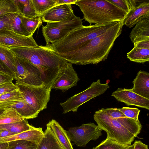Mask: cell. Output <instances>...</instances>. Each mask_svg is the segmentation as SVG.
<instances>
[{
  "mask_svg": "<svg viewBox=\"0 0 149 149\" xmlns=\"http://www.w3.org/2000/svg\"><path fill=\"white\" fill-rule=\"evenodd\" d=\"M74 4L83 13V19L90 25L122 21L126 15L125 12L109 0H77Z\"/></svg>",
  "mask_w": 149,
  "mask_h": 149,
  "instance_id": "cell-4",
  "label": "cell"
},
{
  "mask_svg": "<svg viewBox=\"0 0 149 149\" xmlns=\"http://www.w3.org/2000/svg\"><path fill=\"white\" fill-rule=\"evenodd\" d=\"M77 0H57L56 5L63 4H74Z\"/></svg>",
  "mask_w": 149,
  "mask_h": 149,
  "instance_id": "cell-44",
  "label": "cell"
},
{
  "mask_svg": "<svg viewBox=\"0 0 149 149\" xmlns=\"http://www.w3.org/2000/svg\"><path fill=\"white\" fill-rule=\"evenodd\" d=\"M93 118L97 125L107 132V137L111 140L130 146L135 138L115 118L109 116L101 109L95 112Z\"/></svg>",
  "mask_w": 149,
  "mask_h": 149,
  "instance_id": "cell-5",
  "label": "cell"
},
{
  "mask_svg": "<svg viewBox=\"0 0 149 149\" xmlns=\"http://www.w3.org/2000/svg\"><path fill=\"white\" fill-rule=\"evenodd\" d=\"M9 145L8 142L0 143V149H5L8 148Z\"/></svg>",
  "mask_w": 149,
  "mask_h": 149,
  "instance_id": "cell-46",
  "label": "cell"
},
{
  "mask_svg": "<svg viewBox=\"0 0 149 149\" xmlns=\"http://www.w3.org/2000/svg\"><path fill=\"white\" fill-rule=\"evenodd\" d=\"M134 143V149H148V146L140 140H136Z\"/></svg>",
  "mask_w": 149,
  "mask_h": 149,
  "instance_id": "cell-43",
  "label": "cell"
},
{
  "mask_svg": "<svg viewBox=\"0 0 149 149\" xmlns=\"http://www.w3.org/2000/svg\"><path fill=\"white\" fill-rule=\"evenodd\" d=\"M100 109L107 115L113 118H117L127 117L118 109L117 108H102Z\"/></svg>",
  "mask_w": 149,
  "mask_h": 149,
  "instance_id": "cell-37",
  "label": "cell"
},
{
  "mask_svg": "<svg viewBox=\"0 0 149 149\" xmlns=\"http://www.w3.org/2000/svg\"><path fill=\"white\" fill-rule=\"evenodd\" d=\"M44 134L41 127L36 128L7 137L0 138V143L8 142L10 141L23 140L28 141L35 143L37 144L39 143Z\"/></svg>",
  "mask_w": 149,
  "mask_h": 149,
  "instance_id": "cell-16",
  "label": "cell"
},
{
  "mask_svg": "<svg viewBox=\"0 0 149 149\" xmlns=\"http://www.w3.org/2000/svg\"><path fill=\"white\" fill-rule=\"evenodd\" d=\"M115 119L135 137L140 133L142 126L139 121H138L127 117Z\"/></svg>",
  "mask_w": 149,
  "mask_h": 149,
  "instance_id": "cell-27",
  "label": "cell"
},
{
  "mask_svg": "<svg viewBox=\"0 0 149 149\" xmlns=\"http://www.w3.org/2000/svg\"><path fill=\"white\" fill-rule=\"evenodd\" d=\"M123 21L117 22L103 33L83 47L69 54L60 56L68 62L77 65L97 64L107 58L114 42L121 33Z\"/></svg>",
  "mask_w": 149,
  "mask_h": 149,
  "instance_id": "cell-1",
  "label": "cell"
},
{
  "mask_svg": "<svg viewBox=\"0 0 149 149\" xmlns=\"http://www.w3.org/2000/svg\"><path fill=\"white\" fill-rule=\"evenodd\" d=\"M9 145L8 147L5 149H13V145L12 141L8 142Z\"/></svg>",
  "mask_w": 149,
  "mask_h": 149,
  "instance_id": "cell-47",
  "label": "cell"
},
{
  "mask_svg": "<svg viewBox=\"0 0 149 149\" xmlns=\"http://www.w3.org/2000/svg\"><path fill=\"white\" fill-rule=\"evenodd\" d=\"M9 107L14 109L24 119H28L36 118L39 113V112L36 110L25 100L19 102Z\"/></svg>",
  "mask_w": 149,
  "mask_h": 149,
  "instance_id": "cell-22",
  "label": "cell"
},
{
  "mask_svg": "<svg viewBox=\"0 0 149 149\" xmlns=\"http://www.w3.org/2000/svg\"><path fill=\"white\" fill-rule=\"evenodd\" d=\"M102 130L93 123L69 128L66 131L70 141L78 147H84L91 140H97L102 135Z\"/></svg>",
  "mask_w": 149,
  "mask_h": 149,
  "instance_id": "cell-10",
  "label": "cell"
},
{
  "mask_svg": "<svg viewBox=\"0 0 149 149\" xmlns=\"http://www.w3.org/2000/svg\"><path fill=\"white\" fill-rule=\"evenodd\" d=\"M109 0L125 12L126 15L129 14L133 7L132 0Z\"/></svg>",
  "mask_w": 149,
  "mask_h": 149,
  "instance_id": "cell-34",
  "label": "cell"
},
{
  "mask_svg": "<svg viewBox=\"0 0 149 149\" xmlns=\"http://www.w3.org/2000/svg\"><path fill=\"white\" fill-rule=\"evenodd\" d=\"M129 36L133 43L149 40V18H144L137 22L130 33Z\"/></svg>",
  "mask_w": 149,
  "mask_h": 149,
  "instance_id": "cell-19",
  "label": "cell"
},
{
  "mask_svg": "<svg viewBox=\"0 0 149 149\" xmlns=\"http://www.w3.org/2000/svg\"><path fill=\"white\" fill-rule=\"evenodd\" d=\"M127 117L132 118L137 121H139L138 119L140 110L135 108L123 107L122 108H118Z\"/></svg>",
  "mask_w": 149,
  "mask_h": 149,
  "instance_id": "cell-36",
  "label": "cell"
},
{
  "mask_svg": "<svg viewBox=\"0 0 149 149\" xmlns=\"http://www.w3.org/2000/svg\"><path fill=\"white\" fill-rule=\"evenodd\" d=\"M18 90L17 86L12 82L5 83L0 85V95Z\"/></svg>",
  "mask_w": 149,
  "mask_h": 149,
  "instance_id": "cell-39",
  "label": "cell"
},
{
  "mask_svg": "<svg viewBox=\"0 0 149 149\" xmlns=\"http://www.w3.org/2000/svg\"><path fill=\"white\" fill-rule=\"evenodd\" d=\"M24 100L19 90L0 95V109H5Z\"/></svg>",
  "mask_w": 149,
  "mask_h": 149,
  "instance_id": "cell-23",
  "label": "cell"
},
{
  "mask_svg": "<svg viewBox=\"0 0 149 149\" xmlns=\"http://www.w3.org/2000/svg\"><path fill=\"white\" fill-rule=\"evenodd\" d=\"M134 144L133 143L132 145H131L127 149H134Z\"/></svg>",
  "mask_w": 149,
  "mask_h": 149,
  "instance_id": "cell-48",
  "label": "cell"
},
{
  "mask_svg": "<svg viewBox=\"0 0 149 149\" xmlns=\"http://www.w3.org/2000/svg\"><path fill=\"white\" fill-rule=\"evenodd\" d=\"M11 20L8 14L0 17V30L11 31Z\"/></svg>",
  "mask_w": 149,
  "mask_h": 149,
  "instance_id": "cell-38",
  "label": "cell"
},
{
  "mask_svg": "<svg viewBox=\"0 0 149 149\" xmlns=\"http://www.w3.org/2000/svg\"><path fill=\"white\" fill-rule=\"evenodd\" d=\"M92 149H97V146H96V147H94Z\"/></svg>",
  "mask_w": 149,
  "mask_h": 149,
  "instance_id": "cell-50",
  "label": "cell"
},
{
  "mask_svg": "<svg viewBox=\"0 0 149 149\" xmlns=\"http://www.w3.org/2000/svg\"><path fill=\"white\" fill-rule=\"evenodd\" d=\"M129 146L120 144L107 137L97 147L98 149H127Z\"/></svg>",
  "mask_w": 149,
  "mask_h": 149,
  "instance_id": "cell-32",
  "label": "cell"
},
{
  "mask_svg": "<svg viewBox=\"0 0 149 149\" xmlns=\"http://www.w3.org/2000/svg\"><path fill=\"white\" fill-rule=\"evenodd\" d=\"M17 11L13 0H0V17Z\"/></svg>",
  "mask_w": 149,
  "mask_h": 149,
  "instance_id": "cell-33",
  "label": "cell"
},
{
  "mask_svg": "<svg viewBox=\"0 0 149 149\" xmlns=\"http://www.w3.org/2000/svg\"><path fill=\"white\" fill-rule=\"evenodd\" d=\"M83 19L76 17L72 20L47 22L42 26V32L46 45L55 42L74 30L82 26Z\"/></svg>",
  "mask_w": 149,
  "mask_h": 149,
  "instance_id": "cell-6",
  "label": "cell"
},
{
  "mask_svg": "<svg viewBox=\"0 0 149 149\" xmlns=\"http://www.w3.org/2000/svg\"><path fill=\"white\" fill-rule=\"evenodd\" d=\"M47 127L37 149H63L51 129Z\"/></svg>",
  "mask_w": 149,
  "mask_h": 149,
  "instance_id": "cell-20",
  "label": "cell"
},
{
  "mask_svg": "<svg viewBox=\"0 0 149 149\" xmlns=\"http://www.w3.org/2000/svg\"><path fill=\"white\" fill-rule=\"evenodd\" d=\"M13 145V149H37V144L32 142L23 140L11 141Z\"/></svg>",
  "mask_w": 149,
  "mask_h": 149,
  "instance_id": "cell-35",
  "label": "cell"
},
{
  "mask_svg": "<svg viewBox=\"0 0 149 149\" xmlns=\"http://www.w3.org/2000/svg\"><path fill=\"white\" fill-rule=\"evenodd\" d=\"M109 87L108 82L101 84L99 79L93 82L86 89L60 104L63 108V113H66L70 111H77L81 105L93 98L103 94Z\"/></svg>",
  "mask_w": 149,
  "mask_h": 149,
  "instance_id": "cell-7",
  "label": "cell"
},
{
  "mask_svg": "<svg viewBox=\"0 0 149 149\" xmlns=\"http://www.w3.org/2000/svg\"><path fill=\"white\" fill-rule=\"evenodd\" d=\"M57 0H32L35 10L39 17L56 6Z\"/></svg>",
  "mask_w": 149,
  "mask_h": 149,
  "instance_id": "cell-30",
  "label": "cell"
},
{
  "mask_svg": "<svg viewBox=\"0 0 149 149\" xmlns=\"http://www.w3.org/2000/svg\"><path fill=\"white\" fill-rule=\"evenodd\" d=\"M5 109H0V115H1L4 111Z\"/></svg>",
  "mask_w": 149,
  "mask_h": 149,
  "instance_id": "cell-49",
  "label": "cell"
},
{
  "mask_svg": "<svg viewBox=\"0 0 149 149\" xmlns=\"http://www.w3.org/2000/svg\"><path fill=\"white\" fill-rule=\"evenodd\" d=\"M144 18H149V0H136L135 6L126 16L123 24L131 28Z\"/></svg>",
  "mask_w": 149,
  "mask_h": 149,
  "instance_id": "cell-15",
  "label": "cell"
},
{
  "mask_svg": "<svg viewBox=\"0 0 149 149\" xmlns=\"http://www.w3.org/2000/svg\"><path fill=\"white\" fill-rule=\"evenodd\" d=\"M79 79L72 64L67 62L61 68L60 74L53 84L51 89L64 92L76 86Z\"/></svg>",
  "mask_w": 149,
  "mask_h": 149,
  "instance_id": "cell-11",
  "label": "cell"
},
{
  "mask_svg": "<svg viewBox=\"0 0 149 149\" xmlns=\"http://www.w3.org/2000/svg\"><path fill=\"white\" fill-rule=\"evenodd\" d=\"M36 128L30 125L26 119L20 121L0 125V130H7L15 134Z\"/></svg>",
  "mask_w": 149,
  "mask_h": 149,
  "instance_id": "cell-24",
  "label": "cell"
},
{
  "mask_svg": "<svg viewBox=\"0 0 149 149\" xmlns=\"http://www.w3.org/2000/svg\"><path fill=\"white\" fill-rule=\"evenodd\" d=\"M24 119L13 108H6L0 115V125L20 121Z\"/></svg>",
  "mask_w": 149,
  "mask_h": 149,
  "instance_id": "cell-29",
  "label": "cell"
},
{
  "mask_svg": "<svg viewBox=\"0 0 149 149\" xmlns=\"http://www.w3.org/2000/svg\"><path fill=\"white\" fill-rule=\"evenodd\" d=\"M130 61L143 63L149 61V49L141 48L134 47L127 54Z\"/></svg>",
  "mask_w": 149,
  "mask_h": 149,
  "instance_id": "cell-25",
  "label": "cell"
},
{
  "mask_svg": "<svg viewBox=\"0 0 149 149\" xmlns=\"http://www.w3.org/2000/svg\"><path fill=\"white\" fill-rule=\"evenodd\" d=\"M11 20V31L22 36H33L26 29L20 15L17 13L8 14Z\"/></svg>",
  "mask_w": 149,
  "mask_h": 149,
  "instance_id": "cell-28",
  "label": "cell"
},
{
  "mask_svg": "<svg viewBox=\"0 0 149 149\" xmlns=\"http://www.w3.org/2000/svg\"><path fill=\"white\" fill-rule=\"evenodd\" d=\"M16 56L36 65L41 72L44 85L51 88L68 62L53 51L38 47H8Z\"/></svg>",
  "mask_w": 149,
  "mask_h": 149,
  "instance_id": "cell-2",
  "label": "cell"
},
{
  "mask_svg": "<svg viewBox=\"0 0 149 149\" xmlns=\"http://www.w3.org/2000/svg\"><path fill=\"white\" fill-rule=\"evenodd\" d=\"M134 86L130 90L145 98L149 99V73L140 70L132 81Z\"/></svg>",
  "mask_w": 149,
  "mask_h": 149,
  "instance_id": "cell-17",
  "label": "cell"
},
{
  "mask_svg": "<svg viewBox=\"0 0 149 149\" xmlns=\"http://www.w3.org/2000/svg\"><path fill=\"white\" fill-rule=\"evenodd\" d=\"M15 79L14 77L0 71V85L12 82Z\"/></svg>",
  "mask_w": 149,
  "mask_h": 149,
  "instance_id": "cell-40",
  "label": "cell"
},
{
  "mask_svg": "<svg viewBox=\"0 0 149 149\" xmlns=\"http://www.w3.org/2000/svg\"><path fill=\"white\" fill-rule=\"evenodd\" d=\"M25 101L39 113L47 108L51 88L44 85L35 87L15 83Z\"/></svg>",
  "mask_w": 149,
  "mask_h": 149,
  "instance_id": "cell-9",
  "label": "cell"
},
{
  "mask_svg": "<svg viewBox=\"0 0 149 149\" xmlns=\"http://www.w3.org/2000/svg\"><path fill=\"white\" fill-rule=\"evenodd\" d=\"M20 16L34 18L39 17L35 10L32 0H13Z\"/></svg>",
  "mask_w": 149,
  "mask_h": 149,
  "instance_id": "cell-21",
  "label": "cell"
},
{
  "mask_svg": "<svg viewBox=\"0 0 149 149\" xmlns=\"http://www.w3.org/2000/svg\"><path fill=\"white\" fill-rule=\"evenodd\" d=\"M15 134L7 130H0V138L7 137Z\"/></svg>",
  "mask_w": 149,
  "mask_h": 149,
  "instance_id": "cell-45",
  "label": "cell"
},
{
  "mask_svg": "<svg viewBox=\"0 0 149 149\" xmlns=\"http://www.w3.org/2000/svg\"><path fill=\"white\" fill-rule=\"evenodd\" d=\"M0 45L10 47H33L39 46L33 36H26L8 30H0Z\"/></svg>",
  "mask_w": 149,
  "mask_h": 149,
  "instance_id": "cell-12",
  "label": "cell"
},
{
  "mask_svg": "<svg viewBox=\"0 0 149 149\" xmlns=\"http://www.w3.org/2000/svg\"><path fill=\"white\" fill-rule=\"evenodd\" d=\"M111 95L118 102H123L127 106L133 105L149 109V99L134 93L130 89L118 88Z\"/></svg>",
  "mask_w": 149,
  "mask_h": 149,
  "instance_id": "cell-13",
  "label": "cell"
},
{
  "mask_svg": "<svg viewBox=\"0 0 149 149\" xmlns=\"http://www.w3.org/2000/svg\"><path fill=\"white\" fill-rule=\"evenodd\" d=\"M20 16L26 29L28 32L32 35L36 30L41 25L43 22L41 17L31 18Z\"/></svg>",
  "mask_w": 149,
  "mask_h": 149,
  "instance_id": "cell-31",
  "label": "cell"
},
{
  "mask_svg": "<svg viewBox=\"0 0 149 149\" xmlns=\"http://www.w3.org/2000/svg\"><path fill=\"white\" fill-rule=\"evenodd\" d=\"M14 56L8 48L0 45V61L15 74L17 69Z\"/></svg>",
  "mask_w": 149,
  "mask_h": 149,
  "instance_id": "cell-26",
  "label": "cell"
},
{
  "mask_svg": "<svg viewBox=\"0 0 149 149\" xmlns=\"http://www.w3.org/2000/svg\"><path fill=\"white\" fill-rule=\"evenodd\" d=\"M17 72L15 74L16 83L30 86L44 85L42 73L36 65L15 55Z\"/></svg>",
  "mask_w": 149,
  "mask_h": 149,
  "instance_id": "cell-8",
  "label": "cell"
},
{
  "mask_svg": "<svg viewBox=\"0 0 149 149\" xmlns=\"http://www.w3.org/2000/svg\"><path fill=\"white\" fill-rule=\"evenodd\" d=\"M46 126L51 129L63 149H73L66 131L58 122L52 119Z\"/></svg>",
  "mask_w": 149,
  "mask_h": 149,
  "instance_id": "cell-18",
  "label": "cell"
},
{
  "mask_svg": "<svg viewBox=\"0 0 149 149\" xmlns=\"http://www.w3.org/2000/svg\"><path fill=\"white\" fill-rule=\"evenodd\" d=\"M0 71L15 77L14 73L8 67H7L0 61Z\"/></svg>",
  "mask_w": 149,
  "mask_h": 149,
  "instance_id": "cell-42",
  "label": "cell"
},
{
  "mask_svg": "<svg viewBox=\"0 0 149 149\" xmlns=\"http://www.w3.org/2000/svg\"><path fill=\"white\" fill-rule=\"evenodd\" d=\"M134 47L141 48L149 49V40H141L134 43Z\"/></svg>",
  "mask_w": 149,
  "mask_h": 149,
  "instance_id": "cell-41",
  "label": "cell"
},
{
  "mask_svg": "<svg viewBox=\"0 0 149 149\" xmlns=\"http://www.w3.org/2000/svg\"><path fill=\"white\" fill-rule=\"evenodd\" d=\"M117 22L86 26L83 25L55 42L40 46L53 52L60 56L68 54L83 47L89 41L106 32Z\"/></svg>",
  "mask_w": 149,
  "mask_h": 149,
  "instance_id": "cell-3",
  "label": "cell"
},
{
  "mask_svg": "<svg viewBox=\"0 0 149 149\" xmlns=\"http://www.w3.org/2000/svg\"><path fill=\"white\" fill-rule=\"evenodd\" d=\"M70 4L56 5L41 16L44 22H57L72 20L76 17Z\"/></svg>",
  "mask_w": 149,
  "mask_h": 149,
  "instance_id": "cell-14",
  "label": "cell"
}]
</instances>
